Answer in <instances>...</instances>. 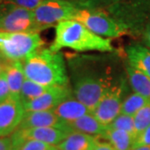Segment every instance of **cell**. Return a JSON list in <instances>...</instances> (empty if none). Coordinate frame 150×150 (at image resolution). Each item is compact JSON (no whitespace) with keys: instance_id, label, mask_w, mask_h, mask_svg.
I'll list each match as a JSON object with an SVG mask.
<instances>
[{"instance_id":"6","label":"cell","mask_w":150,"mask_h":150,"mask_svg":"<svg viewBox=\"0 0 150 150\" xmlns=\"http://www.w3.org/2000/svg\"><path fill=\"white\" fill-rule=\"evenodd\" d=\"M80 8L79 6L69 0H44L33 12L41 32L48 28L56 26L60 22L74 20Z\"/></svg>"},{"instance_id":"31","label":"cell","mask_w":150,"mask_h":150,"mask_svg":"<svg viewBox=\"0 0 150 150\" xmlns=\"http://www.w3.org/2000/svg\"><path fill=\"white\" fill-rule=\"evenodd\" d=\"M144 38L145 43L150 47V23L149 24H147V26L145 27L144 33Z\"/></svg>"},{"instance_id":"21","label":"cell","mask_w":150,"mask_h":150,"mask_svg":"<svg viewBox=\"0 0 150 150\" xmlns=\"http://www.w3.org/2000/svg\"><path fill=\"white\" fill-rule=\"evenodd\" d=\"M51 88L52 87L42 85L28 79H25L22 86L21 93H20V101L22 103H25L33 100L36 98L43 95V93L48 92Z\"/></svg>"},{"instance_id":"30","label":"cell","mask_w":150,"mask_h":150,"mask_svg":"<svg viewBox=\"0 0 150 150\" xmlns=\"http://www.w3.org/2000/svg\"><path fill=\"white\" fill-rule=\"evenodd\" d=\"M93 150H115L112 146L108 142H102V141H98V138L97 140L96 144L94 145Z\"/></svg>"},{"instance_id":"4","label":"cell","mask_w":150,"mask_h":150,"mask_svg":"<svg viewBox=\"0 0 150 150\" xmlns=\"http://www.w3.org/2000/svg\"><path fill=\"white\" fill-rule=\"evenodd\" d=\"M44 45L38 33L0 31V52L8 61H23Z\"/></svg>"},{"instance_id":"1","label":"cell","mask_w":150,"mask_h":150,"mask_svg":"<svg viewBox=\"0 0 150 150\" xmlns=\"http://www.w3.org/2000/svg\"><path fill=\"white\" fill-rule=\"evenodd\" d=\"M26 79L44 86H68L69 79L62 54L40 48L22 61Z\"/></svg>"},{"instance_id":"10","label":"cell","mask_w":150,"mask_h":150,"mask_svg":"<svg viewBox=\"0 0 150 150\" xmlns=\"http://www.w3.org/2000/svg\"><path fill=\"white\" fill-rule=\"evenodd\" d=\"M123 85L112 86L98 103L92 114L103 124L108 125L120 114Z\"/></svg>"},{"instance_id":"19","label":"cell","mask_w":150,"mask_h":150,"mask_svg":"<svg viewBox=\"0 0 150 150\" xmlns=\"http://www.w3.org/2000/svg\"><path fill=\"white\" fill-rule=\"evenodd\" d=\"M99 138L106 140L115 150H130L134 141L133 135L128 132L108 127Z\"/></svg>"},{"instance_id":"16","label":"cell","mask_w":150,"mask_h":150,"mask_svg":"<svg viewBox=\"0 0 150 150\" xmlns=\"http://www.w3.org/2000/svg\"><path fill=\"white\" fill-rule=\"evenodd\" d=\"M66 123L73 132H79L98 138H99L108 128V125L100 123L92 112L85 114L73 122H66Z\"/></svg>"},{"instance_id":"23","label":"cell","mask_w":150,"mask_h":150,"mask_svg":"<svg viewBox=\"0 0 150 150\" xmlns=\"http://www.w3.org/2000/svg\"><path fill=\"white\" fill-rule=\"evenodd\" d=\"M134 139L150 126V102L134 114Z\"/></svg>"},{"instance_id":"17","label":"cell","mask_w":150,"mask_h":150,"mask_svg":"<svg viewBox=\"0 0 150 150\" xmlns=\"http://www.w3.org/2000/svg\"><path fill=\"white\" fill-rule=\"evenodd\" d=\"M129 65L150 79V50L140 44H131L126 48Z\"/></svg>"},{"instance_id":"34","label":"cell","mask_w":150,"mask_h":150,"mask_svg":"<svg viewBox=\"0 0 150 150\" xmlns=\"http://www.w3.org/2000/svg\"><path fill=\"white\" fill-rule=\"evenodd\" d=\"M7 62H8V61H6L5 63H0V74H1L2 73H4V72L6 63H7Z\"/></svg>"},{"instance_id":"28","label":"cell","mask_w":150,"mask_h":150,"mask_svg":"<svg viewBox=\"0 0 150 150\" xmlns=\"http://www.w3.org/2000/svg\"><path fill=\"white\" fill-rule=\"evenodd\" d=\"M141 146H150V126L134 139L132 149Z\"/></svg>"},{"instance_id":"29","label":"cell","mask_w":150,"mask_h":150,"mask_svg":"<svg viewBox=\"0 0 150 150\" xmlns=\"http://www.w3.org/2000/svg\"><path fill=\"white\" fill-rule=\"evenodd\" d=\"M0 150H13V143L10 137H0Z\"/></svg>"},{"instance_id":"2","label":"cell","mask_w":150,"mask_h":150,"mask_svg":"<svg viewBox=\"0 0 150 150\" xmlns=\"http://www.w3.org/2000/svg\"><path fill=\"white\" fill-rule=\"evenodd\" d=\"M49 48L54 52L62 48H71L77 52L114 50L109 38L97 35L76 20L60 22L55 26V38Z\"/></svg>"},{"instance_id":"27","label":"cell","mask_w":150,"mask_h":150,"mask_svg":"<svg viewBox=\"0 0 150 150\" xmlns=\"http://www.w3.org/2000/svg\"><path fill=\"white\" fill-rule=\"evenodd\" d=\"M8 98H11L10 91L5 73L4 72L0 74V103L6 101Z\"/></svg>"},{"instance_id":"13","label":"cell","mask_w":150,"mask_h":150,"mask_svg":"<svg viewBox=\"0 0 150 150\" xmlns=\"http://www.w3.org/2000/svg\"><path fill=\"white\" fill-rule=\"evenodd\" d=\"M64 121L51 111H29L25 112L18 129H28L43 127H59Z\"/></svg>"},{"instance_id":"36","label":"cell","mask_w":150,"mask_h":150,"mask_svg":"<svg viewBox=\"0 0 150 150\" xmlns=\"http://www.w3.org/2000/svg\"><path fill=\"white\" fill-rule=\"evenodd\" d=\"M2 16H3V14H2V12L0 10V26H1V21H2Z\"/></svg>"},{"instance_id":"24","label":"cell","mask_w":150,"mask_h":150,"mask_svg":"<svg viewBox=\"0 0 150 150\" xmlns=\"http://www.w3.org/2000/svg\"><path fill=\"white\" fill-rule=\"evenodd\" d=\"M108 128L114 129H120L128 132L134 138V121L133 116L119 114L112 123L108 125Z\"/></svg>"},{"instance_id":"20","label":"cell","mask_w":150,"mask_h":150,"mask_svg":"<svg viewBox=\"0 0 150 150\" xmlns=\"http://www.w3.org/2000/svg\"><path fill=\"white\" fill-rule=\"evenodd\" d=\"M130 85L134 91L150 99V79L139 70L129 65L127 67Z\"/></svg>"},{"instance_id":"9","label":"cell","mask_w":150,"mask_h":150,"mask_svg":"<svg viewBox=\"0 0 150 150\" xmlns=\"http://www.w3.org/2000/svg\"><path fill=\"white\" fill-rule=\"evenodd\" d=\"M111 13L130 31L146 20L150 23V0H128L118 3L112 6Z\"/></svg>"},{"instance_id":"11","label":"cell","mask_w":150,"mask_h":150,"mask_svg":"<svg viewBox=\"0 0 150 150\" xmlns=\"http://www.w3.org/2000/svg\"><path fill=\"white\" fill-rule=\"evenodd\" d=\"M70 96L72 92L68 86H54L43 95L22 104L25 112L51 111Z\"/></svg>"},{"instance_id":"5","label":"cell","mask_w":150,"mask_h":150,"mask_svg":"<svg viewBox=\"0 0 150 150\" xmlns=\"http://www.w3.org/2000/svg\"><path fill=\"white\" fill-rule=\"evenodd\" d=\"M74 20L79 22L90 31L103 38H118L129 32L124 24L99 9L80 8Z\"/></svg>"},{"instance_id":"25","label":"cell","mask_w":150,"mask_h":150,"mask_svg":"<svg viewBox=\"0 0 150 150\" xmlns=\"http://www.w3.org/2000/svg\"><path fill=\"white\" fill-rule=\"evenodd\" d=\"M53 145L34 139L25 140L16 150H52Z\"/></svg>"},{"instance_id":"8","label":"cell","mask_w":150,"mask_h":150,"mask_svg":"<svg viewBox=\"0 0 150 150\" xmlns=\"http://www.w3.org/2000/svg\"><path fill=\"white\" fill-rule=\"evenodd\" d=\"M73 131L69 128L66 122L59 127H43L28 129H17L11 134L13 150H16L28 139L41 141L53 146L58 145Z\"/></svg>"},{"instance_id":"15","label":"cell","mask_w":150,"mask_h":150,"mask_svg":"<svg viewBox=\"0 0 150 150\" xmlns=\"http://www.w3.org/2000/svg\"><path fill=\"white\" fill-rule=\"evenodd\" d=\"M4 73L9 87L11 98L20 100L22 86L26 77L21 61H8Z\"/></svg>"},{"instance_id":"14","label":"cell","mask_w":150,"mask_h":150,"mask_svg":"<svg viewBox=\"0 0 150 150\" xmlns=\"http://www.w3.org/2000/svg\"><path fill=\"white\" fill-rule=\"evenodd\" d=\"M61 120L64 122H73L91 111L84 104L72 96L66 98L52 110Z\"/></svg>"},{"instance_id":"18","label":"cell","mask_w":150,"mask_h":150,"mask_svg":"<svg viewBox=\"0 0 150 150\" xmlns=\"http://www.w3.org/2000/svg\"><path fill=\"white\" fill-rule=\"evenodd\" d=\"M98 137L79 132H72L55 147L59 150H93Z\"/></svg>"},{"instance_id":"12","label":"cell","mask_w":150,"mask_h":150,"mask_svg":"<svg viewBox=\"0 0 150 150\" xmlns=\"http://www.w3.org/2000/svg\"><path fill=\"white\" fill-rule=\"evenodd\" d=\"M24 112L20 100L8 98L0 103V137H6L17 130Z\"/></svg>"},{"instance_id":"33","label":"cell","mask_w":150,"mask_h":150,"mask_svg":"<svg viewBox=\"0 0 150 150\" xmlns=\"http://www.w3.org/2000/svg\"><path fill=\"white\" fill-rule=\"evenodd\" d=\"M130 150H150V146H141V147H136L133 148Z\"/></svg>"},{"instance_id":"35","label":"cell","mask_w":150,"mask_h":150,"mask_svg":"<svg viewBox=\"0 0 150 150\" xmlns=\"http://www.w3.org/2000/svg\"><path fill=\"white\" fill-rule=\"evenodd\" d=\"M6 61H8V60H6L5 58L3 56V54L2 53L0 52V63H5Z\"/></svg>"},{"instance_id":"32","label":"cell","mask_w":150,"mask_h":150,"mask_svg":"<svg viewBox=\"0 0 150 150\" xmlns=\"http://www.w3.org/2000/svg\"><path fill=\"white\" fill-rule=\"evenodd\" d=\"M70 2L74 3V4L78 6H83V5H86V3L88 0H69Z\"/></svg>"},{"instance_id":"22","label":"cell","mask_w":150,"mask_h":150,"mask_svg":"<svg viewBox=\"0 0 150 150\" xmlns=\"http://www.w3.org/2000/svg\"><path fill=\"white\" fill-rule=\"evenodd\" d=\"M149 102V98L142 96L137 93H134L133 94L129 95L127 98H125L124 101H123L120 113L129 115V116H134L139 109L144 107Z\"/></svg>"},{"instance_id":"38","label":"cell","mask_w":150,"mask_h":150,"mask_svg":"<svg viewBox=\"0 0 150 150\" xmlns=\"http://www.w3.org/2000/svg\"><path fill=\"white\" fill-rule=\"evenodd\" d=\"M2 3H3V0H0V5L2 4Z\"/></svg>"},{"instance_id":"37","label":"cell","mask_w":150,"mask_h":150,"mask_svg":"<svg viewBox=\"0 0 150 150\" xmlns=\"http://www.w3.org/2000/svg\"><path fill=\"white\" fill-rule=\"evenodd\" d=\"M52 150H59V149H57V148H56V147L54 146V149H52Z\"/></svg>"},{"instance_id":"26","label":"cell","mask_w":150,"mask_h":150,"mask_svg":"<svg viewBox=\"0 0 150 150\" xmlns=\"http://www.w3.org/2000/svg\"><path fill=\"white\" fill-rule=\"evenodd\" d=\"M44 0H3L4 4H12V5L22 7L30 10H33Z\"/></svg>"},{"instance_id":"7","label":"cell","mask_w":150,"mask_h":150,"mask_svg":"<svg viewBox=\"0 0 150 150\" xmlns=\"http://www.w3.org/2000/svg\"><path fill=\"white\" fill-rule=\"evenodd\" d=\"M2 21L0 31L8 33H39L33 10L22 7L4 4L0 5Z\"/></svg>"},{"instance_id":"3","label":"cell","mask_w":150,"mask_h":150,"mask_svg":"<svg viewBox=\"0 0 150 150\" xmlns=\"http://www.w3.org/2000/svg\"><path fill=\"white\" fill-rule=\"evenodd\" d=\"M112 87L111 79L107 75L82 73L75 76L73 92L75 98L92 112Z\"/></svg>"}]
</instances>
